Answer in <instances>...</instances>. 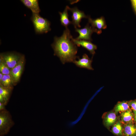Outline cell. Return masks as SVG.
Segmentation results:
<instances>
[{"label":"cell","instance_id":"obj_1","mask_svg":"<svg viewBox=\"0 0 136 136\" xmlns=\"http://www.w3.org/2000/svg\"><path fill=\"white\" fill-rule=\"evenodd\" d=\"M72 36L68 28L64 30L62 36L55 37L52 44L54 55L60 58L63 64L67 62H73L77 58V48L72 40Z\"/></svg>","mask_w":136,"mask_h":136},{"label":"cell","instance_id":"obj_2","mask_svg":"<svg viewBox=\"0 0 136 136\" xmlns=\"http://www.w3.org/2000/svg\"><path fill=\"white\" fill-rule=\"evenodd\" d=\"M31 19L36 33H47L51 30L50 21L41 16L39 14L32 13Z\"/></svg>","mask_w":136,"mask_h":136},{"label":"cell","instance_id":"obj_3","mask_svg":"<svg viewBox=\"0 0 136 136\" xmlns=\"http://www.w3.org/2000/svg\"><path fill=\"white\" fill-rule=\"evenodd\" d=\"M14 123L11 114L6 109L0 111V133L1 136L7 133Z\"/></svg>","mask_w":136,"mask_h":136},{"label":"cell","instance_id":"obj_4","mask_svg":"<svg viewBox=\"0 0 136 136\" xmlns=\"http://www.w3.org/2000/svg\"><path fill=\"white\" fill-rule=\"evenodd\" d=\"M23 55L14 53L1 54L0 58L10 69L15 67L19 62Z\"/></svg>","mask_w":136,"mask_h":136},{"label":"cell","instance_id":"obj_5","mask_svg":"<svg viewBox=\"0 0 136 136\" xmlns=\"http://www.w3.org/2000/svg\"><path fill=\"white\" fill-rule=\"evenodd\" d=\"M88 19L89 23L91 24V27L94 32L100 34L102 32V29L107 27V25L105 18L101 16L96 19H93L88 16Z\"/></svg>","mask_w":136,"mask_h":136},{"label":"cell","instance_id":"obj_6","mask_svg":"<svg viewBox=\"0 0 136 136\" xmlns=\"http://www.w3.org/2000/svg\"><path fill=\"white\" fill-rule=\"evenodd\" d=\"M69 10L72 13V24L75 28L77 27H81L80 24L82 19L83 18H88V16L86 15L83 11L79 10L76 7L72 8L69 7Z\"/></svg>","mask_w":136,"mask_h":136},{"label":"cell","instance_id":"obj_7","mask_svg":"<svg viewBox=\"0 0 136 136\" xmlns=\"http://www.w3.org/2000/svg\"><path fill=\"white\" fill-rule=\"evenodd\" d=\"M75 31L78 32L79 36L75 39L78 40H85L92 41L91 35L94 31L91 26L87 24L83 28H75Z\"/></svg>","mask_w":136,"mask_h":136},{"label":"cell","instance_id":"obj_8","mask_svg":"<svg viewBox=\"0 0 136 136\" xmlns=\"http://www.w3.org/2000/svg\"><path fill=\"white\" fill-rule=\"evenodd\" d=\"M25 63V57L23 55L18 63L14 68L11 69L10 75L12 76L14 84L19 80L23 72Z\"/></svg>","mask_w":136,"mask_h":136},{"label":"cell","instance_id":"obj_9","mask_svg":"<svg viewBox=\"0 0 136 136\" xmlns=\"http://www.w3.org/2000/svg\"><path fill=\"white\" fill-rule=\"evenodd\" d=\"M72 40L77 46H81L88 50L93 56L95 53V50L97 49L96 45L92 43L91 41L85 40H78L72 38Z\"/></svg>","mask_w":136,"mask_h":136},{"label":"cell","instance_id":"obj_10","mask_svg":"<svg viewBox=\"0 0 136 136\" xmlns=\"http://www.w3.org/2000/svg\"><path fill=\"white\" fill-rule=\"evenodd\" d=\"M92 58H90L87 54H84L81 58H79L78 60H76L73 62L78 67L84 68L90 70H93L92 66Z\"/></svg>","mask_w":136,"mask_h":136},{"label":"cell","instance_id":"obj_11","mask_svg":"<svg viewBox=\"0 0 136 136\" xmlns=\"http://www.w3.org/2000/svg\"><path fill=\"white\" fill-rule=\"evenodd\" d=\"M21 2L27 7L30 9L32 13L39 14L41 11L37 0H21Z\"/></svg>","mask_w":136,"mask_h":136},{"label":"cell","instance_id":"obj_12","mask_svg":"<svg viewBox=\"0 0 136 136\" xmlns=\"http://www.w3.org/2000/svg\"><path fill=\"white\" fill-rule=\"evenodd\" d=\"M117 117L116 113L111 111L108 113L105 116L104 119L105 125L107 127L114 125L116 122Z\"/></svg>","mask_w":136,"mask_h":136},{"label":"cell","instance_id":"obj_13","mask_svg":"<svg viewBox=\"0 0 136 136\" xmlns=\"http://www.w3.org/2000/svg\"><path fill=\"white\" fill-rule=\"evenodd\" d=\"M121 122L124 124L129 123H133L134 121L133 114L129 109L125 111L121 112Z\"/></svg>","mask_w":136,"mask_h":136},{"label":"cell","instance_id":"obj_14","mask_svg":"<svg viewBox=\"0 0 136 136\" xmlns=\"http://www.w3.org/2000/svg\"><path fill=\"white\" fill-rule=\"evenodd\" d=\"M123 132L125 136H136V125L133 123L124 124Z\"/></svg>","mask_w":136,"mask_h":136},{"label":"cell","instance_id":"obj_15","mask_svg":"<svg viewBox=\"0 0 136 136\" xmlns=\"http://www.w3.org/2000/svg\"><path fill=\"white\" fill-rule=\"evenodd\" d=\"M69 7L66 6L64 11L62 12H59L60 15V20L62 25L64 26L65 28H67L68 26L72 24V22L69 19L68 11L69 10Z\"/></svg>","mask_w":136,"mask_h":136},{"label":"cell","instance_id":"obj_16","mask_svg":"<svg viewBox=\"0 0 136 136\" xmlns=\"http://www.w3.org/2000/svg\"><path fill=\"white\" fill-rule=\"evenodd\" d=\"M1 85L11 89L12 85L14 84L13 79L11 75H4L0 81Z\"/></svg>","mask_w":136,"mask_h":136},{"label":"cell","instance_id":"obj_17","mask_svg":"<svg viewBox=\"0 0 136 136\" xmlns=\"http://www.w3.org/2000/svg\"><path fill=\"white\" fill-rule=\"evenodd\" d=\"M129 106L128 102L123 101L118 103L114 108V111L116 113L121 112V113L129 109Z\"/></svg>","mask_w":136,"mask_h":136},{"label":"cell","instance_id":"obj_18","mask_svg":"<svg viewBox=\"0 0 136 136\" xmlns=\"http://www.w3.org/2000/svg\"><path fill=\"white\" fill-rule=\"evenodd\" d=\"M123 127L121 121L119 120L113 125L112 129V131L116 135L121 136L123 135Z\"/></svg>","mask_w":136,"mask_h":136},{"label":"cell","instance_id":"obj_19","mask_svg":"<svg viewBox=\"0 0 136 136\" xmlns=\"http://www.w3.org/2000/svg\"><path fill=\"white\" fill-rule=\"evenodd\" d=\"M11 89L8 88L0 85V95L3 98L5 105H7L10 96Z\"/></svg>","mask_w":136,"mask_h":136},{"label":"cell","instance_id":"obj_20","mask_svg":"<svg viewBox=\"0 0 136 136\" xmlns=\"http://www.w3.org/2000/svg\"><path fill=\"white\" fill-rule=\"evenodd\" d=\"M0 72L3 75H10L11 69L7 66L0 58Z\"/></svg>","mask_w":136,"mask_h":136},{"label":"cell","instance_id":"obj_21","mask_svg":"<svg viewBox=\"0 0 136 136\" xmlns=\"http://www.w3.org/2000/svg\"><path fill=\"white\" fill-rule=\"evenodd\" d=\"M128 103L133 111H136V100H130L128 102Z\"/></svg>","mask_w":136,"mask_h":136},{"label":"cell","instance_id":"obj_22","mask_svg":"<svg viewBox=\"0 0 136 136\" xmlns=\"http://www.w3.org/2000/svg\"><path fill=\"white\" fill-rule=\"evenodd\" d=\"M130 2L133 11L136 15V0H131Z\"/></svg>","mask_w":136,"mask_h":136},{"label":"cell","instance_id":"obj_23","mask_svg":"<svg viewBox=\"0 0 136 136\" xmlns=\"http://www.w3.org/2000/svg\"><path fill=\"white\" fill-rule=\"evenodd\" d=\"M5 106L6 105L0 102V111L5 109Z\"/></svg>","mask_w":136,"mask_h":136},{"label":"cell","instance_id":"obj_24","mask_svg":"<svg viewBox=\"0 0 136 136\" xmlns=\"http://www.w3.org/2000/svg\"><path fill=\"white\" fill-rule=\"evenodd\" d=\"M134 121L136 123V111H133Z\"/></svg>","mask_w":136,"mask_h":136},{"label":"cell","instance_id":"obj_25","mask_svg":"<svg viewBox=\"0 0 136 136\" xmlns=\"http://www.w3.org/2000/svg\"><path fill=\"white\" fill-rule=\"evenodd\" d=\"M3 75H4L2 73H0V81L1 80Z\"/></svg>","mask_w":136,"mask_h":136}]
</instances>
